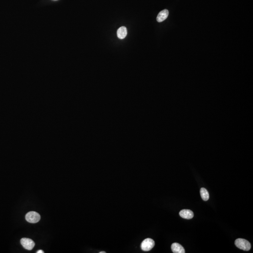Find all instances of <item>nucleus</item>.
<instances>
[{"mask_svg":"<svg viewBox=\"0 0 253 253\" xmlns=\"http://www.w3.org/2000/svg\"><path fill=\"white\" fill-rule=\"evenodd\" d=\"M106 253V252H105V251H102V252H100V253Z\"/></svg>","mask_w":253,"mask_h":253,"instance_id":"11","label":"nucleus"},{"mask_svg":"<svg viewBox=\"0 0 253 253\" xmlns=\"http://www.w3.org/2000/svg\"><path fill=\"white\" fill-rule=\"evenodd\" d=\"M200 194L203 200L206 201L209 199V194L205 188H202L200 189Z\"/></svg>","mask_w":253,"mask_h":253,"instance_id":"9","label":"nucleus"},{"mask_svg":"<svg viewBox=\"0 0 253 253\" xmlns=\"http://www.w3.org/2000/svg\"><path fill=\"white\" fill-rule=\"evenodd\" d=\"M168 15H169V11L168 10L166 9L163 10L159 13V14L157 17V20L158 22H162L167 18Z\"/></svg>","mask_w":253,"mask_h":253,"instance_id":"7","label":"nucleus"},{"mask_svg":"<svg viewBox=\"0 0 253 253\" xmlns=\"http://www.w3.org/2000/svg\"><path fill=\"white\" fill-rule=\"evenodd\" d=\"M155 242L153 239L147 238L144 239L141 243V249L144 251H149L153 248Z\"/></svg>","mask_w":253,"mask_h":253,"instance_id":"3","label":"nucleus"},{"mask_svg":"<svg viewBox=\"0 0 253 253\" xmlns=\"http://www.w3.org/2000/svg\"><path fill=\"white\" fill-rule=\"evenodd\" d=\"M117 36L120 39H123L127 35V30L125 27H122L118 29L117 30Z\"/></svg>","mask_w":253,"mask_h":253,"instance_id":"8","label":"nucleus"},{"mask_svg":"<svg viewBox=\"0 0 253 253\" xmlns=\"http://www.w3.org/2000/svg\"><path fill=\"white\" fill-rule=\"evenodd\" d=\"M235 245L239 249L248 251L251 248V244L249 242L243 239H238L235 241Z\"/></svg>","mask_w":253,"mask_h":253,"instance_id":"1","label":"nucleus"},{"mask_svg":"<svg viewBox=\"0 0 253 253\" xmlns=\"http://www.w3.org/2000/svg\"><path fill=\"white\" fill-rule=\"evenodd\" d=\"M27 221L30 223H36L40 220V216L35 211H30L25 216Z\"/></svg>","mask_w":253,"mask_h":253,"instance_id":"2","label":"nucleus"},{"mask_svg":"<svg viewBox=\"0 0 253 253\" xmlns=\"http://www.w3.org/2000/svg\"><path fill=\"white\" fill-rule=\"evenodd\" d=\"M179 214L183 219L188 220L192 219L194 217L193 212L190 210H182L180 211Z\"/></svg>","mask_w":253,"mask_h":253,"instance_id":"5","label":"nucleus"},{"mask_svg":"<svg viewBox=\"0 0 253 253\" xmlns=\"http://www.w3.org/2000/svg\"><path fill=\"white\" fill-rule=\"evenodd\" d=\"M21 245L24 248L28 250H32L35 246V243L32 239L29 238H22L20 240Z\"/></svg>","mask_w":253,"mask_h":253,"instance_id":"4","label":"nucleus"},{"mask_svg":"<svg viewBox=\"0 0 253 253\" xmlns=\"http://www.w3.org/2000/svg\"><path fill=\"white\" fill-rule=\"evenodd\" d=\"M36 253H44V251H43V250H39V251H37V252H36Z\"/></svg>","mask_w":253,"mask_h":253,"instance_id":"10","label":"nucleus"},{"mask_svg":"<svg viewBox=\"0 0 253 253\" xmlns=\"http://www.w3.org/2000/svg\"><path fill=\"white\" fill-rule=\"evenodd\" d=\"M171 249L174 253H185L184 248L178 243H173L171 246Z\"/></svg>","mask_w":253,"mask_h":253,"instance_id":"6","label":"nucleus"}]
</instances>
